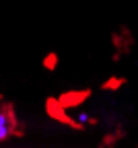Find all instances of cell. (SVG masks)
<instances>
[{
	"mask_svg": "<svg viewBox=\"0 0 138 148\" xmlns=\"http://www.w3.org/2000/svg\"><path fill=\"white\" fill-rule=\"evenodd\" d=\"M8 134H10V125L6 123V117H4V113L0 111V140H4Z\"/></svg>",
	"mask_w": 138,
	"mask_h": 148,
	"instance_id": "6da1fadb",
	"label": "cell"
},
{
	"mask_svg": "<svg viewBox=\"0 0 138 148\" xmlns=\"http://www.w3.org/2000/svg\"><path fill=\"white\" fill-rule=\"evenodd\" d=\"M124 82H126V80H124V78H120V76H111V80H107V82L103 84V88H105V90H111V88H120Z\"/></svg>",
	"mask_w": 138,
	"mask_h": 148,
	"instance_id": "7a4b0ae2",
	"label": "cell"
}]
</instances>
